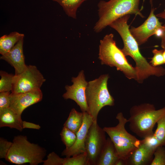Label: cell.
I'll return each mask as SVG.
<instances>
[{
  "mask_svg": "<svg viewBox=\"0 0 165 165\" xmlns=\"http://www.w3.org/2000/svg\"><path fill=\"white\" fill-rule=\"evenodd\" d=\"M130 15H125L112 22L109 25L116 30L121 37L123 47L121 50L125 56L131 57L136 63L135 68L137 77L140 80H144L154 75L157 68L152 66L141 53L139 45L131 35L127 22Z\"/></svg>",
  "mask_w": 165,
  "mask_h": 165,
  "instance_id": "obj_1",
  "label": "cell"
},
{
  "mask_svg": "<svg viewBox=\"0 0 165 165\" xmlns=\"http://www.w3.org/2000/svg\"><path fill=\"white\" fill-rule=\"evenodd\" d=\"M140 0H101L97 4L99 19L94 28L101 31L116 20L127 14H135L144 18L139 8Z\"/></svg>",
  "mask_w": 165,
  "mask_h": 165,
  "instance_id": "obj_2",
  "label": "cell"
},
{
  "mask_svg": "<svg viewBox=\"0 0 165 165\" xmlns=\"http://www.w3.org/2000/svg\"><path fill=\"white\" fill-rule=\"evenodd\" d=\"M165 114V107L156 110L153 105L144 103L132 106L128 119L130 130L144 138L154 134L153 129L158 121Z\"/></svg>",
  "mask_w": 165,
  "mask_h": 165,
  "instance_id": "obj_3",
  "label": "cell"
},
{
  "mask_svg": "<svg viewBox=\"0 0 165 165\" xmlns=\"http://www.w3.org/2000/svg\"><path fill=\"white\" fill-rule=\"evenodd\" d=\"M46 153L45 148L31 142L26 136L20 135L14 137L5 159L16 164L38 165L43 163Z\"/></svg>",
  "mask_w": 165,
  "mask_h": 165,
  "instance_id": "obj_4",
  "label": "cell"
},
{
  "mask_svg": "<svg viewBox=\"0 0 165 165\" xmlns=\"http://www.w3.org/2000/svg\"><path fill=\"white\" fill-rule=\"evenodd\" d=\"M114 35H106L100 40L98 58L101 64L115 67L129 79H136L135 68L130 64L121 50L116 46Z\"/></svg>",
  "mask_w": 165,
  "mask_h": 165,
  "instance_id": "obj_5",
  "label": "cell"
},
{
  "mask_svg": "<svg viewBox=\"0 0 165 165\" xmlns=\"http://www.w3.org/2000/svg\"><path fill=\"white\" fill-rule=\"evenodd\" d=\"M109 78L108 74H104L88 82L85 91L86 101L89 114L94 121H97L98 113L103 107L114 105V99L108 88Z\"/></svg>",
  "mask_w": 165,
  "mask_h": 165,
  "instance_id": "obj_6",
  "label": "cell"
},
{
  "mask_svg": "<svg viewBox=\"0 0 165 165\" xmlns=\"http://www.w3.org/2000/svg\"><path fill=\"white\" fill-rule=\"evenodd\" d=\"M116 119L118 121L116 126L105 127L103 129L113 143L119 158L127 161L141 144V140L138 139L126 130L125 125L128 120L122 112L118 113Z\"/></svg>",
  "mask_w": 165,
  "mask_h": 165,
  "instance_id": "obj_7",
  "label": "cell"
},
{
  "mask_svg": "<svg viewBox=\"0 0 165 165\" xmlns=\"http://www.w3.org/2000/svg\"><path fill=\"white\" fill-rule=\"evenodd\" d=\"M46 81L43 75L35 65H27L22 73L14 75L11 92H25L40 89Z\"/></svg>",
  "mask_w": 165,
  "mask_h": 165,
  "instance_id": "obj_8",
  "label": "cell"
},
{
  "mask_svg": "<svg viewBox=\"0 0 165 165\" xmlns=\"http://www.w3.org/2000/svg\"><path fill=\"white\" fill-rule=\"evenodd\" d=\"M105 132L94 121L88 131L85 149L89 165H96L106 141Z\"/></svg>",
  "mask_w": 165,
  "mask_h": 165,
  "instance_id": "obj_9",
  "label": "cell"
},
{
  "mask_svg": "<svg viewBox=\"0 0 165 165\" xmlns=\"http://www.w3.org/2000/svg\"><path fill=\"white\" fill-rule=\"evenodd\" d=\"M72 82H73L72 85L65 86L66 92L63 95V97L65 99L73 100L82 112L89 113L85 93L88 82L86 80L84 71L81 70L76 77H72Z\"/></svg>",
  "mask_w": 165,
  "mask_h": 165,
  "instance_id": "obj_10",
  "label": "cell"
},
{
  "mask_svg": "<svg viewBox=\"0 0 165 165\" xmlns=\"http://www.w3.org/2000/svg\"><path fill=\"white\" fill-rule=\"evenodd\" d=\"M42 97L40 89L17 93L11 92L9 96V108L21 116L26 108L40 101Z\"/></svg>",
  "mask_w": 165,
  "mask_h": 165,
  "instance_id": "obj_11",
  "label": "cell"
},
{
  "mask_svg": "<svg viewBox=\"0 0 165 165\" xmlns=\"http://www.w3.org/2000/svg\"><path fill=\"white\" fill-rule=\"evenodd\" d=\"M155 9L152 7L148 16L142 24L136 28L132 26L130 29L139 46L145 43L150 37L154 35L156 29L162 25V23L154 14Z\"/></svg>",
  "mask_w": 165,
  "mask_h": 165,
  "instance_id": "obj_12",
  "label": "cell"
},
{
  "mask_svg": "<svg viewBox=\"0 0 165 165\" xmlns=\"http://www.w3.org/2000/svg\"><path fill=\"white\" fill-rule=\"evenodd\" d=\"M83 113V123L76 134V138L75 143L70 148L64 149L61 153V156L68 157L86 152V141L89 130L94 120L88 113Z\"/></svg>",
  "mask_w": 165,
  "mask_h": 165,
  "instance_id": "obj_13",
  "label": "cell"
},
{
  "mask_svg": "<svg viewBox=\"0 0 165 165\" xmlns=\"http://www.w3.org/2000/svg\"><path fill=\"white\" fill-rule=\"evenodd\" d=\"M23 42L24 38L19 40L9 52L0 57L1 59L5 61L14 68L16 75L23 72L27 66L25 62Z\"/></svg>",
  "mask_w": 165,
  "mask_h": 165,
  "instance_id": "obj_14",
  "label": "cell"
},
{
  "mask_svg": "<svg viewBox=\"0 0 165 165\" xmlns=\"http://www.w3.org/2000/svg\"><path fill=\"white\" fill-rule=\"evenodd\" d=\"M23 121L21 116L9 107L0 110V127H8L22 131Z\"/></svg>",
  "mask_w": 165,
  "mask_h": 165,
  "instance_id": "obj_15",
  "label": "cell"
},
{
  "mask_svg": "<svg viewBox=\"0 0 165 165\" xmlns=\"http://www.w3.org/2000/svg\"><path fill=\"white\" fill-rule=\"evenodd\" d=\"M153 153L141 143L127 160V165H147L152 161Z\"/></svg>",
  "mask_w": 165,
  "mask_h": 165,
  "instance_id": "obj_16",
  "label": "cell"
},
{
  "mask_svg": "<svg viewBox=\"0 0 165 165\" xmlns=\"http://www.w3.org/2000/svg\"><path fill=\"white\" fill-rule=\"evenodd\" d=\"M119 158L115 146L109 137L106 139L96 165H115Z\"/></svg>",
  "mask_w": 165,
  "mask_h": 165,
  "instance_id": "obj_17",
  "label": "cell"
},
{
  "mask_svg": "<svg viewBox=\"0 0 165 165\" xmlns=\"http://www.w3.org/2000/svg\"><path fill=\"white\" fill-rule=\"evenodd\" d=\"M24 34L17 32L4 35L0 38V53L2 55L9 52L20 40L23 38Z\"/></svg>",
  "mask_w": 165,
  "mask_h": 165,
  "instance_id": "obj_18",
  "label": "cell"
},
{
  "mask_svg": "<svg viewBox=\"0 0 165 165\" xmlns=\"http://www.w3.org/2000/svg\"><path fill=\"white\" fill-rule=\"evenodd\" d=\"M83 120V112H79L75 109L73 108L71 110L63 126L76 134L82 124Z\"/></svg>",
  "mask_w": 165,
  "mask_h": 165,
  "instance_id": "obj_19",
  "label": "cell"
},
{
  "mask_svg": "<svg viewBox=\"0 0 165 165\" xmlns=\"http://www.w3.org/2000/svg\"><path fill=\"white\" fill-rule=\"evenodd\" d=\"M58 3L69 16L76 19L78 8L87 0H52Z\"/></svg>",
  "mask_w": 165,
  "mask_h": 165,
  "instance_id": "obj_20",
  "label": "cell"
},
{
  "mask_svg": "<svg viewBox=\"0 0 165 165\" xmlns=\"http://www.w3.org/2000/svg\"><path fill=\"white\" fill-rule=\"evenodd\" d=\"M0 92H11L14 75L0 71Z\"/></svg>",
  "mask_w": 165,
  "mask_h": 165,
  "instance_id": "obj_21",
  "label": "cell"
},
{
  "mask_svg": "<svg viewBox=\"0 0 165 165\" xmlns=\"http://www.w3.org/2000/svg\"><path fill=\"white\" fill-rule=\"evenodd\" d=\"M60 135L61 141L66 146V148H70L75 143L76 134L67 127H63Z\"/></svg>",
  "mask_w": 165,
  "mask_h": 165,
  "instance_id": "obj_22",
  "label": "cell"
},
{
  "mask_svg": "<svg viewBox=\"0 0 165 165\" xmlns=\"http://www.w3.org/2000/svg\"><path fill=\"white\" fill-rule=\"evenodd\" d=\"M63 165H89L86 152L64 158Z\"/></svg>",
  "mask_w": 165,
  "mask_h": 165,
  "instance_id": "obj_23",
  "label": "cell"
},
{
  "mask_svg": "<svg viewBox=\"0 0 165 165\" xmlns=\"http://www.w3.org/2000/svg\"><path fill=\"white\" fill-rule=\"evenodd\" d=\"M154 135L161 145H165V114L157 122Z\"/></svg>",
  "mask_w": 165,
  "mask_h": 165,
  "instance_id": "obj_24",
  "label": "cell"
},
{
  "mask_svg": "<svg viewBox=\"0 0 165 165\" xmlns=\"http://www.w3.org/2000/svg\"><path fill=\"white\" fill-rule=\"evenodd\" d=\"M163 145L159 146L154 152V158L151 165H165V148Z\"/></svg>",
  "mask_w": 165,
  "mask_h": 165,
  "instance_id": "obj_25",
  "label": "cell"
},
{
  "mask_svg": "<svg viewBox=\"0 0 165 165\" xmlns=\"http://www.w3.org/2000/svg\"><path fill=\"white\" fill-rule=\"evenodd\" d=\"M141 143L153 152L159 146L161 145L154 134L144 138L141 140Z\"/></svg>",
  "mask_w": 165,
  "mask_h": 165,
  "instance_id": "obj_26",
  "label": "cell"
},
{
  "mask_svg": "<svg viewBox=\"0 0 165 165\" xmlns=\"http://www.w3.org/2000/svg\"><path fill=\"white\" fill-rule=\"evenodd\" d=\"M163 49L161 50L154 49L152 50L153 56L149 62L152 66L156 67L164 64L163 56Z\"/></svg>",
  "mask_w": 165,
  "mask_h": 165,
  "instance_id": "obj_27",
  "label": "cell"
},
{
  "mask_svg": "<svg viewBox=\"0 0 165 165\" xmlns=\"http://www.w3.org/2000/svg\"><path fill=\"white\" fill-rule=\"evenodd\" d=\"M64 158L60 157L54 152L49 153L46 160H44L43 165H63Z\"/></svg>",
  "mask_w": 165,
  "mask_h": 165,
  "instance_id": "obj_28",
  "label": "cell"
},
{
  "mask_svg": "<svg viewBox=\"0 0 165 165\" xmlns=\"http://www.w3.org/2000/svg\"><path fill=\"white\" fill-rule=\"evenodd\" d=\"M12 144V142L8 141L2 138H0V158L5 159Z\"/></svg>",
  "mask_w": 165,
  "mask_h": 165,
  "instance_id": "obj_29",
  "label": "cell"
},
{
  "mask_svg": "<svg viewBox=\"0 0 165 165\" xmlns=\"http://www.w3.org/2000/svg\"><path fill=\"white\" fill-rule=\"evenodd\" d=\"M10 93L9 92H0V110L9 107Z\"/></svg>",
  "mask_w": 165,
  "mask_h": 165,
  "instance_id": "obj_30",
  "label": "cell"
},
{
  "mask_svg": "<svg viewBox=\"0 0 165 165\" xmlns=\"http://www.w3.org/2000/svg\"><path fill=\"white\" fill-rule=\"evenodd\" d=\"M22 125L23 129L30 128L39 130L41 128V126L38 124L26 121H23Z\"/></svg>",
  "mask_w": 165,
  "mask_h": 165,
  "instance_id": "obj_31",
  "label": "cell"
},
{
  "mask_svg": "<svg viewBox=\"0 0 165 165\" xmlns=\"http://www.w3.org/2000/svg\"><path fill=\"white\" fill-rule=\"evenodd\" d=\"M165 32V25H162L156 30L154 35L157 38H161Z\"/></svg>",
  "mask_w": 165,
  "mask_h": 165,
  "instance_id": "obj_32",
  "label": "cell"
},
{
  "mask_svg": "<svg viewBox=\"0 0 165 165\" xmlns=\"http://www.w3.org/2000/svg\"><path fill=\"white\" fill-rule=\"evenodd\" d=\"M127 165V161L119 158L116 162L115 165Z\"/></svg>",
  "mask_w": 165,
  "mask_h": 165,
  "instance_id": "obj_33",
  "label": "cell"
},
{
  "mask_svg": "<svg viewBox=\"0 0 165 165\" xmlns=\"http://www.w3.org/2000/svg\"><path fill=\"white\" fill-rule=\"evenodd\" d=\"M161 46L163 49H165V32L161 38Z\"/></svg>",
  "mask_w": 165,
  "mask_h": 165,
  "instance_id": "obj_34",
  "label": "cell"
},
{
  "mask_svg": "<svg viewBox=\"0 0 165 165\" xmlns=\"http://www.w3.org/2000/svg\"><path fill=\"white\" fill-rule=\"evenodd\" d=\"M156 16L158 17L163 19L165 20V8L163 11L157 14ZM164 25H165V24Z\"/></svg>",
  "mask_w": 165,
  "mask_h": 165,
  "instance_id": "obj_35",
  "label": "cell"
},
{
  "mask_svg": "<svg viewBox=\"0 0 165 165\" xmlns=\"http://www.w3.org/2000/svg\"><path fill=\"white\" fill-rule=\"evenodd\" d=\"M163 50H164L163 52V56L164 64H165V49H163Z\"/></svg>",
  "mask_w": 165,
  "mask_h": 165,
  "instance_id": "obj_36",
  "label": "cell"
},
{
  "mask_svg": "<svg viewBox=\"0 0 165 165\" xmlns=\"http://www.w3.org/2000/svg\"><path fill=\"white\" fill-rule=\"evenodd\" d=\"M153 0H149L151 6L152 7L153 5Z\"/></svg>",
  "mask_w": 165,
  "mask_h": 165,
  "instance_id": "obj_37",
  "label": "cell"
}]
</instances>
